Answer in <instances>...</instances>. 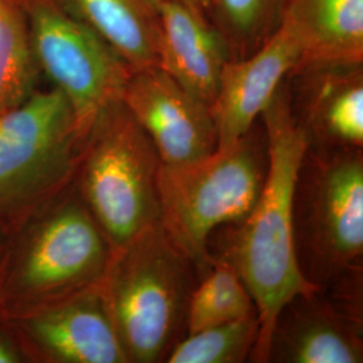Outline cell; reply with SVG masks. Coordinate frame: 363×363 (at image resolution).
Masks as SVG:
<instances>
[{
    "label": "cell",
    "instance_id": "cell-14",
    "mask_svg": "<svg viewBox=\"0 0 363 363\" xmlns=\"http://www.w3.org/2000/svg\"><path fill=\"white\" fill-rule=\"evenodd\" d=\"M319 292L292 298L280 311L273 325L268 362H362L357 322L319 300Z\"/></svg>",
    "mask_w": 363,
    "mask_h": 363
},
{
    "label": "cell",
    "instance_id": "cell-4",
    "mask_svg": "<svg viewBox=\"0 0 363 363\" xmlns=\"http://www.w3.org/2000/svg\"><path fill=\"white\" fill-rule=\"evenodd\" d=\"M160 157L123 100L104 108L85 132L74 184L111 252L159 220Z\"/></svg>",
    "mask_w": 363,
    "mask_h": 363
},
{
    "label": "cell",
    "instance_id": "cell-6",
    "mask_svg": "<svg viewBox=\"0 0 363 363\" xmlns=\"http://www.w3.org/2000/svg\"><path fill=\"white\" fill-rule=\"evenodd\" d=\"M81 144L74 111L54 86L0 115V232L74 183Z\"/></svg>",
    "mask_w": 363,
    "mask_h": 363
},
{
    "label": "cell",
    "instance_id": "cell-18",
    "mask_svg": "<svg viewBox=\"0 0 363 363\" xmlns=\"http://www.w3.org/2000/svg\"><path fill=\"white\" fill-rule=\"evenodd\" d=\"M208 267L187 301V334L257 313L247 286L228 259L211 257Z\"/></svg>",
    "mask_w": 363,
    "mask_h": 363
},
{
    "label": "cell",
    "instance_id": "cell-3",
    "mask_svg": "<svg viewBox=\"0 0 363 363\" xmlns=\"http://www.w3.org/2000/svg\"><path fill=\"white\" fill-rule=\"evenodd\" d=\"M191 265L159 220L111 252L99 286L128 363L169 354L186 318Z\"/></svg>",
    "mask_w": 363,
    "mask_h": 363
},
{
    "label": "cell",
    "instance_id": "cell-16",
    "mask_svg": "<svg viewBox=\"0 0 363 363\" xmlns=\"http://www.w3.org/2000/svg\"><path fill=\"white\" fill-rule=\"evenodd\" d=\"M121 57L130 70L157 65L159 22L150 0H58Z\"/></svg>",
    "mask_w": 363,
    "mask_h": 363
},
{
    "label": "cell",
    "instance_id": "cell-5",
    "mask_svg": "<svg viewBox=\"0 0 363 363\" xmlns=\"http://www.w3.org/2000/svg\"><path fill=\"white\" fill-rule=\"evenodd\" d=\"M268 167L267 138L253 128L237 143L178 166L160 164L159 222L171 241L199 271L211 256L210 235L244 220L259 199Z\"/></svg>",
    "mask_w": 363,
    "mask_h": 363
},
{
    "label": "cell",
    "instance_id": "cell-23",
    "mask_svg": "<svg viewBox=\"0 0 363 363\" xmlns=\"http://www.w3.org/2000/svg\"><path fill=\"white\" fill-rule=\"evenodd\" d=\"M4 235H6V234L3 233V232H0V250H1V247H3V241H4Z\"/></svg>",
    "mask_w": 363,
    "mask_h": 363
},
{
    "label": "cell",
    "instance_id": "cell-20",
    "mask_svg": "<svg viewBox=\"0 0 363 363\" xmlns=\"http://www.w3.org/2000/svg\"><path fill=\"white\" fill-rule=\"evenodd\" d=\"M257 313L187 334L166 355L169 363H241L250 358L259 337Z\"/></svg>",
    "mask_w": 363,
    "mask_h": 363
},
{
    "label": "cell",
    "instance_id": "cell-19",
    "mask_svg": "<svg viewBox=\"0 0 363 363\" xmlns=\"http://www.w3.org/2000/svg\"><path fill=\"white\" fill-rule=\"evenodd\" d=\"M286 0H210L208 16L226 39L232 60L250 55L279 28Z\"/></svg>",
    "mask_w": 363,
    "mask_h": 363
},
{
    "label": "cell",
    "instance_id": "cell-22",
    "mask_svg": "<svg viewBox=\"0 0 363 363\" xmlns=\"http://www.w3.org/2000/svg\"><path fill=\"white\" fill-rule=\"evenodd\" d=\"M152 4H154V7H155L157 3H160V1H164V0H150ZM179 1H183V3H186V4H189V6H191V7H194L198 11H201V13H206L208 16V10H210V0H179ZM210 18V16H208Z\"/></svg>",
    "mask_w": 363,
    "mask_h": 363
},
{
    "label": "cell",
    "instance_id": "cell-17",
    "mask_svg": "<svg viewBox=\"0 0 363 363\" xmlns=\"http://www.w3.org/2000/svg\"><path fill=\"white\" fill-rule=\"evenodd\" d=\"M40 77L22 0H0V115L26 101Z\"/></svg>",
    "mask_w": 363,
    "mask_h": 363
},
{
    "label": "cell",
    "instance_id": "cell-7",
    "mask_svg": "<svg viewBox=\"0 0 363 363\" xmlns=\"http://www.w3.org/2000/svg\"><path fill=\"white\" fill-rule=\"evenodd\" d=\"M40 74L72 105L81 138L108 105L123 99L130 66L58 0H22Z\"/></svg>",
    "mask_w": 363,
    "mask_h": 363
},
{
    "label": "cell",
    "instance_id": "cell-12",
    "mask_svg": "<svg viewBox=\"0 0 363 363\" xmlns=\"http://www.w3.org/2000/svg\"><path fill=\"white\" fill-rule=\"evenodd\" d=\"M159 22L157 66L182 88L210 105L220 74L232 60L229 45L206 13L179 0L155 6Z\"/></svg>",
    "mask_w": 363,
    "mask_h": 363
},
{
    "label": "cell",
    "instance_id": "cell-2",
    "mask_svg": "<svg viewBox=\"0 0 363 363\" xmlns=\"http://www.w3.org/2000/svg\"><path fill=\"white\" fill-rule=\"evenodd\" d=\"M109 259L111 247L73 183L4 235L0 322L99 284Z\"/></svg>",
    "mask_w": 363,
    "mask_h": 363
},
{
    "label": "cell",
    "instance_id": "cell-13",
    "mask_svg": "<svg viewBox=\"0 0 363 363\" xmlns=\"http://www.w3.org/2000/svg\"><path fill=\"white\" fill-rule=\"evenodd\" d=\"M292 108L318 148H362V65L296 66Z\"/></svg>",
    "mask_w": 363,
    "mask_h": 363
},
{
    "label": "cell",
    "instance_id": "cell-11",
    "mask_svg": "<svg viewBox=\"0 0 363 363\" xmlns=\"http://www.w3.org/2000/svg\"><path fill=\"white\" fill-rule=\"evenodd\" d=\"M300 57L295 33L281 21L272 37L256 52L225 65L217 97L210 106L217 130V148L233 145L253 128Z\"/></svg>",
    "mask_w": 363,
    "mask_h": 363
},
{
    "label": "cell",
    "instance_id": "cell-1",
    "mask_svg": "<svg viewBox=\"0 0 363 363\" xmlns=\"http://www.w3.org/2000/svg\"><path fill=\"white\" fill-rule=\"evenodd\" d=\"M268 167L257 202L230 233L222 259H228L247 286L259 330L250 358L268 362L273 325L292 298L320 288L306 277L295 234V193L298 172L310 147L307 130L295 113L286 79L264 108Z\"/></svg>",
    "mask_w": 363,
    "mask_h": 363
},
{
    "label": "cell",
    "instance_id": "cell-10",
    "mask_svg": "<svg viewBox=\"0 0 363 363\" xmlns=\"http://www.w3.org/2000/svg\"><path fill=\"white\" fill-rule=\"evenodd\" d=\"M121 100L150 136L162 164L190 163L217 150L210 105L159 66L132 70Z\"/></svg>",
    "mask_w": 363,
    "mask_h": 363
},
{
    "label": "cell",
    "instance_id": "cell-21",
    "mask_svg": "<svg viewBox=\"0 0 363 363\" xmlns=\"http://www.w3.org/2000/svg\"><path fill=\"white\" fill-rule=\"evenodd\" d=\"M23 357L18 349L7 325L0 322V363H23Z\"/></svg>",
    "mask_w": 363,
    "mask_h": 363
},
{
    "label": "cell",
    "instance_id": "cell-15",
    "mask_svg": "<svg viewBox=\"0 0 363 363\" xmlns=\"http://www.w3.org/2000/svg\"><path fill=\"white\" fill-rule=\"evenodd\" d=\"M283 21L300 43L296 66L362 65L363 0H286Z\"/></svg>",
    "mask_w": 363,
    "mask_h": 363
},
{
    "label": "cell",
    "instance_id": "cell-8",
    "mask_svg": "<svg viewBox=\"0 0 363 363\" xmlns=\"http://www.w3.org/2000/svg\"><path fill=\"white\" fill-rule=\"evenodd\" d=\"M300 172L306 175L304 242L315 284L357 271L363 255L362 148L308 147ZM296 234V232H295Z\"/></svg>",
    "mask_w": 363,
    "mask_h": 363
},
{
    "label": "cell",
    "instance_id": "cell-9",
    "mask_svg": "<svg viewBox=\"0 0 363 363\" xmlns=\"http://www.w3.org/2000/svg\"><path fill=\"white\" fill-rule=\"evenodd\" d=\"M30 363H128L99 284L3 322Z\"/></svg>",
    "mask_w": 363,
    "mask_h": 363
}]
</instances>
